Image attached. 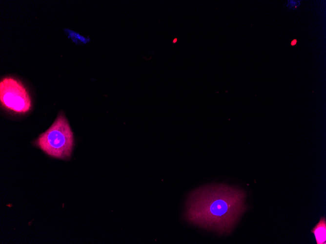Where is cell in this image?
Wrapping results in <instances>:
<instances>
[{
  "label": "cell",
  "instance_id": "obj_1",
  "mask_svg": "<svg viewBox=\"0 0 326 244\" xmlns=\"http://www.w3.org/2000/svg\"><path fill=\"white\" fill-rule=\"evenodd\" d=\"M242 189L225 184L200 187L187 198L183 217L188 223L220 234H229L246 210Z\"/></svg>",
  "mask_w": 326,
  "mask_h": 244
},
{
  "label": "cell",
  "instance_id": "obj_2",
  "mask_svg": "<svg viewBox=\"0 0 326 244\" xmlns=\"http://www.w3.org/2000/svg\"><path fill=\"white\" fill-rule=\"evenodd\" d=\"M36 143L50 156L62 159L70 157L74 145V135L63 114L58 115L51 126L39 136Z\"/></svg>",
  "mask_w": 326,
  "mask_h": 244
},
{
  "label": "cell",
  "instance_id": "obj_3",
  "mask_svg": "<svg viewBox=\"0 0 326 244\" xmlns=\"http://www.w3.org/2000/svg\"><path fill=\"white\" fill-rule=\"evenodd\" d=\"M0 100L6 109L17 113H26L31 108V100L25 87L20 81L6 77L0 82Z\"/></svg>",
  "mask_w": 326,
  "mask_h": 244
},
{
  "label": "cell",
  "instance_id": "obj_4",
  "mask_svg": "<svg viewBox=\"0 0 326 244\" xmlns=\"http://www.w3.org/2000/svg\"><path fill=\"white\" fill-rule=\"evenodd\" d=\"M311 232L314 234L317 244H326V220L322 217Z\"/></svg>",
  "mask_w": 326,
  "mask_h": 244
},
{
  "label": "cell",
  "instance_id": "obj_5",
  "mask_svg": "<svg viewBox=\"0 0 326 244\" xmlns=\"http://www.w3.org/2000/svg\"><path fill=\"white\" fill-rule=\"evenodd\" d=\"M67 33L69 35V37L71 38L72 40L76 43H84L85 44L89 41V38H85L79 33L74 31L66 30Z\"/></svg>",
  "mask_w": 326,
  "mask_h": 244
},
{
  "label": "cell",
  "instance_id": "obj_6",
  "mask_svg": "<svg viewBox=\"0 0 326 244\" xmlns=\"http://www.w3.org/2000/svg\"><path fill=\"white\" fill-rule=\"evenodd\" d=\"M296 42H297V41H296V40H293V41L291 42V45H294L296 44Z\"/></svg>",
  "mask_w": 326,
  "mask_h": 244
}]
</instances>
